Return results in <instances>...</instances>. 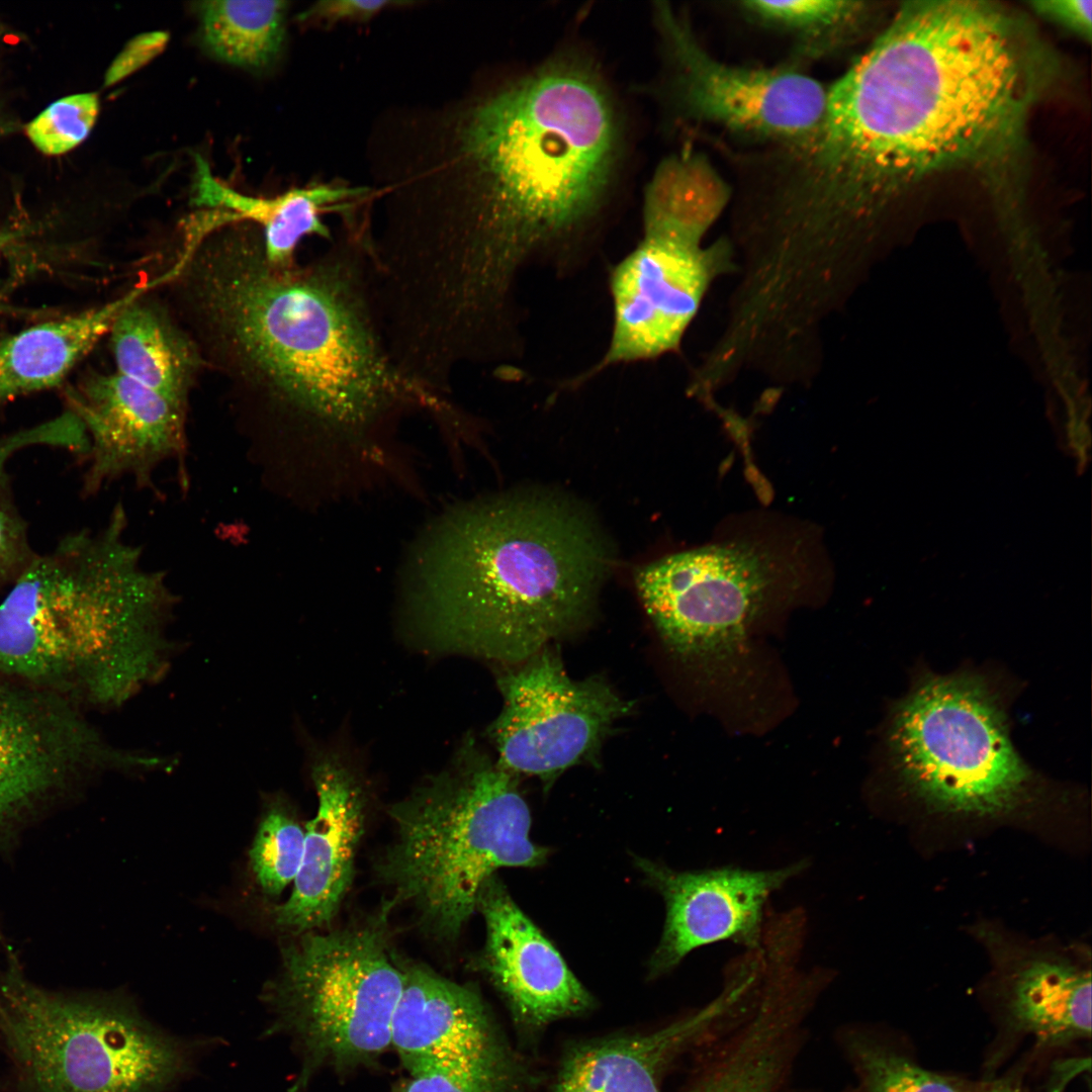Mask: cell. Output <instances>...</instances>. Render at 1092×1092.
<instances>
[{
    "mask_svg": "<svg viewBox=\"0 0 1092 1092\" xmlns=\"http://www.w3.org/2000/svg\"><path fill=\"white\" fill-rule=\"evenodd\" d=\"M1048 66L995 3H905L827 88L815 130L777 150L776 195L800 221L840 236L934 174L994 171L1018 154Z\"/></svg>",
    "mask_w": 1092,
    "mask_h": 1092,
    "instance_id": "cell-1",
    "label": "cell"
},
{
    "mask_svg": "<svg viewBox=\"0 0 1092 1092\" xmlns=\"http://www.w3.org/2000/svg\"><path fill=\"white\" fill-rule=\"evenodd\" d=\"M370 266L364 242L277 266L262 237L210 233L169 282L203 363L232 385L254 461L310 434L360 438L405 404L438 406L390 356Z\"/></svg>",
    "mask_w": 1092,
    "mask_h": 1092,
    "instance_id": "cell-2",
    "label": "cell"
},
{
    "mask_svg": "<svg viewBox=\"0 0 1092 1092\" xmlns=\"http://www.w3.org/2000/svg\"><path fill=\"white\" fill-rule=\"evenodd\" d=\"M457 128L461 197L413 231L423 288L465 325L516 320L524 267L581 252L620 146L614 99L587 58L559 55L474 103Z\"/></svg>",
    "mask_w": 1092,
    "mask_h": 1092,
    "instance_id": "cell-3",
    "label": "cell"
},
{
    "mask_svg": "<svg viewBox=\"0 0 1092 1092\" xmlns=\"http://www.w3.org/2000/svg\"><path fill=\"white\" fill-rule=\"evenodd\" d=\"M614 564L598 518L549 489L463 505L414 551L404 615L430 650L514 666L576 631Z\"/></svg>",
    "mask_w": 1092,
    "mask_h": 1092,
    "instance_id": "cell-4",
    "label": "cell"
},
{
    "mask_svg": "<svg viewBox=\"0 0 1092 1092\" xmlns=\"http://www.w3.org/2000/svg\"><path fill=\"white\" fill-rule=\"evenodd\" d=\"M117 504L100 529L35 554L0 602V673L83 707L119 706L158 678L176 598L144 565Z\"/></svg>",
    "mask_w": 1092,
    "mask_h": 1092,
    "instance_id": "cell-5",
    "label": "cell"
},
{
    "mask_svg": "<svg viewBox=\"0 0 1092 1092\" xmlns=\"http://www.w3.org/2000/svg\"><path fill=\"white\" fill-rule=\"evenodd\" d=\"M394 834L377 863L391 910L408 906L432 937L452 942L502 868H534L548 850L529 837L518 777L468 736L450 765L389 809Z\"/></svg>",
    "mask_w": 1092,
    "mask_h": 1092,
    "instance_id": "cell-6",
    "label": "cell"
},
{
    "mask_svg": "<svg viewBox=\"0 0 1092 1092\" xmlns=\"http://www.w3.org/2000/svg\"><path fill=\"white\" fill-rule=\"evenodd\" d=\"M888 745L898 782L932 812L1012 816L1039 794L1002 704L977 674L919 679L894 710Z\"/></svg>",
    "mask_w": 1092,
    "mask_h": 1092,
    "instance_id": "cell-7",
    "label": "cell"
},
{
    "mask_svg": "<svg viewBox=\"0 0 1092 1092\" xmlns=\"http://www.w3.org/2000/svg\"><path fill=\"white\" fill-rule=\"evenodd\" d=\"M0 1032L24 1092H163L187 1068L179 1041L128 1003L0 979Z\"/></svg>",
    "mask_w": 1092,
    "mask_h": 1092,
    "instance_id": "cell-8",
    "label": "cell"
},
{
    "mask_svg": "<svg viewBox=\"0 0 1092 1092\" xmlns=\"http://www.w3.org/2000/svg\"><path fill=\"white\" fill-rule=\"evenodd\" d=\"M383 904L368 920L299 934L282 949L274 987L278 1024L299 1043L307 1065L354 1068L390 1046L402 987Z\"/></svg>",
    "mask_w": 1092,
    "mask_h": 1092,
    "instance_id": "cell-9",
    "label": "cell"
},
{
    "mask_svg": "<svg viewBox=\"0 0 1092 1092\" xmlns=\"http://www.w3.org/2000/svg\"><path fill=\"white\" fill-rule=\"evenodd\" d=\"M497 687L504 706L488 727L497 763L516 777L547 784L598 760L607 737L633 707L604 678L573 679L548 647L510 666Z\"/></svg>",
    "mask_w": 1092,
    "mask_h": 1092,
    "instance_id": "cell-10",
    "label": "cell"
},
{
    "mask_svg": "<svg viewBox=\"0 0 1092 1092\" xmlns=\"http://www.w3.org/2000/svg\"><path fill=\"white\" fill-rule=\"evenodd\" d=\"M160 763L112 746L78 704L0 673V832L101 772Z\"/></svg>",
    "mask_w": 1092,
    "mask_h": 1092,
    "instance_id": "cell-11",
    "label": "cell"
},
{
    "mask_svg": "<svg viewBox=\"0 0 1092 1092\" xmlns=\"http://www.w3.org/2000/svg\"><path fill=\"white\" fill-rule=\"evenodd\" d=\"M654 18L670 67V97L686 118L776 146L800 142L819 125L828 87L816 79L793 65L721 63L664 2L655 4Z\"/></svg>",
    "mask_w": 1092,
    "mask_h": 1092,
    "instance_id": "cell-12",
    "label": "cell"
},
{
    "mask_svg": "<svg viewBox=\"0 0 1092 1092\" xmlns=\"http://www.w3.org/2000/svg\"><path fill=\"white\" fill-rule=\"evenodd\" d=\"M777 564L747 545H714L639 568L635 583L663 641L679 655L721 658L743 641L778 581Z\"/></svg>",
    "mask_w": 1092,
    "mask_h": 1092,
    "instance_id": "cell-13",
    "label": "cell"
},
{
    "mask_svg": "<svg viewBox=\"0 0 1092 1092\" xmlns=\"http://www.w3.org/2000/svg\"><path fill=\"white\" fill-rule=\"evenodd\" d=\"M722 250L643 237L613 269V330L603 357L565 381L575 388L610 366L657 358L678 348L714 275Z\"/></svg>",
    "mask_w": 1092,
    "mask_h": 1092,
    "instance_id": "cell-14",
    "label": "cell"
},
{
    "mask_svg": "<svg viewBox=\"0 0 1092 1092\" xmlns=\"http://www.w3.org/2000/svg\"><path fill=\"white\" fill-rule=\"evenodd\" d=\"M67 398L88 442L84 493L94 494L122 477L156 490L155 473L167 462L176 465L180 487L187 491L188 406L118 372L86 377Z\"/></svg>",
    "mask_w": 1092,
    "mask_h": 1092,
    "instance_id": "cell-15",
    "label": "cell"
},
{
    "mask_svg": "<svg viewBox=\"0 0 1092 1092\" xmlns=\"http://www.w3.org/2000/svg\"><path fill=\"white\" fill-rule=\"evenodd\" d=\"M390 1046L412 1077H439L464 1092H498L503 1059L484 1005L469 986L401 960Z\"/></svg>",
    "mask_w": 1092,
    "mask_h": 1092,
    "instance_id": "cell-16",
    "label": "cell"
},
{
    "mask_svg": "<svg viewBox=\"0 0 1092 1092\" xmlns=\"http://www.w3.org/2000/svg\"><path fill=\"white\" fill-rule=\"evenodd\" d=\"M647 882L664 899L666 919L650 970L670 971L694 949L731 940L751 950L761 946L768 898L808 866L799 860L774 870L723 867L677 872L637 859Z\"/></svg>",
    "mask_w": 1092,
    "mask_h": 1092,
    "instance_id": "cell-17",
    "label": "cell"
},
{
    "mask_svg": "<svg viewBox=\"0 0 1092 1092\" xmlns=\"http://www.w3.org/2000/svg\"><path fill=\"white\" fill-rule=\"evenodd\" d=\"M317 810L304 828L301 864L289 898L275 907L277 926L295 934L330 926L354 877L366 822V794L340 760L324 756L312 767Z\"/></svg>",
    "mask_w": 1092,
    "mask_h": 1092,
    "instance_id": "cell-18",
    "label": "cell"
},
{
    "mask_svg": "<svg viewBox=\"0 0 1092 1092\" xmlns=\"http://www.w3.org/2000/svg\"><path fill=\"white\" fill-rule=\"evenodd\" d=\"M476 911L485 925L476 963L519 1018L541 1025L590 1006L589 993L496 875L481 886Z\"/></svg>",
    "mask_w": 1092,
    "mask_h": 1092,
    "instance_id": "cell-19",
    "label": "cell"
},
{
    "mask_svg": "<svg viewBox=\"0 0 1092 1092\" xmlns=\"http://www.w3.org/2000/svg\"><path fill=\"white\" fill-rule=\"evenodd\" d=\"M739 1001L738 990L726 985L703 1009L654 1033L583 1046L565 1062L555 1092H659L666 1060L717 1027Z\"/></svg>",
    "mask_w": 1092,
    "mask_h": 1092,
    "instance_id": "cell-20",
    "label": "cell"
},
{
    "mask_svg": "<svg viewBox=\"0 0 1092 1092\" xmlns=\"http://www.w3.org/2000/svg\"><path fill=\"white\" fill-rule=\"evenodd\" d=\"M155 288L149 281L119 298L50 320L0 340V403L60 385L110 331L119 313Z\"/></svg>",
    "mask_w": 1092,
    "mask_h": 1092,
    "instance_id": "cell-21",
    "label": "cell"
},
{
    "mask_svg": "<svg viewBox=\"0 0 1092 1092\" xmlns=\"http://www.w3.org/2000/svg\"><path fill=\"white\" fill-rule=\"evenodd\" d=\"M196 171L193 203L215 208L223 223L248 219L262 229V244L267 260L277 266L294 263V254L303 238L317 236L332 240L322 219L331 204L342 203L365 194V188L318 184L292 188L273 198L243 194L216 179L207 163L195 156Z\"/></svg>",
    "mask_w": 1092,
    "mask_h": 1092,
    "instance_id": "cell-22",
    "label": "cell"
},
{
    "mask_svg": "<svg viewBox=\"0 0 1092 1092\" xmlns=\"http://www.w3.org/2000/svg\"><path fill=\"white\" fill-rule=\"evenodd\" d=\"M1003 1007L1010 1026L1042 1048L1091 1034V972L1071 959L1032 954L1006 978Z\"/></svg>",
    "mask_w": 1092,
    "mask_h": 1092,
    "instance_id": "cell-23",
    "label": "cell"
},
{
    "mask_svg": "<svg viewBox=\"0 0 1092 1092\" xmlns=\"http://www.w3.org/2000/svg\"><path fill=\"white\" fill-rule=\"evenodd\" d=\"M116 372L188 406L203 364L186 331L145 295L127 305L110 331Z\"/></svg>",
    "mask_w": 1092,
    "mask_h": 1092,
    "instance_id": "cell-24",
    "label": "cell"
},
{
    "mask_svg": "<svg viewBox=\"0 0 1092 1092\" xmlns=\"http://www.w3.org/2000/svg\"><path fill=\"white\" fill-rule=\"evenodd\" d=\"M730 197V186L704 154H671L645 187L643 237L700 246Z\"/></svg>",
    "mask_w": 1092,
    "mask_h": 1092,
    "instance_id": "cell-25",
    "label": "cell"
},
{
    "mask_svg": "<svg viewBox=\"0 0 1092 1092\" xmlns=\"http://www.w3.org/2000/svg\"><path fill=\"white\" fill-rule=\"evenodd\" d=\"M203 47L217 60L260 71L278 58L285 35V1L215 0L196 4Z\"/></svg>",
    "mask_w": 1092,
    "mask_h": 1092,
    "instance_id": "cell-26",
    "label": "cell"
},
{
    "mask_svg": "<svg viewBox=\"0 0 1092 1092\" xmlns=\"http://www.w3.org/2000/svg\"><path fill=\"white\" fill-rule=\"evenodd\" d=\"M739 4L757 22L791 34L807 58L821 57L854 40L874 11L870 3L851 0H750Z\"/></svg>",
    "mask_w": 1092,
    "mask_h": 1092,
    "instance_id": "cell-27",
    "label": "cell"
},
{
    "mask_svg": "<svg viewBox=\"0 0 1092 1092\" xmlns=\"http://www.w3.org/2000/svg\"><path fill=\"white\" fill-rule=\"evenodd\" d=\"M85 440L82 425L71 412L0 437V585L12 583L35 555L25 521L10 492V461L33 447H53L82 456L87 448Z\"/></svg>",
    "mask_w": 1092,
    "mask_h": 1092,
    "instance_id": "cell-28",
    "label": "cell"
},
{
    "mask_svg": "<svg viewBox=\"0 0 1092 1092\" xmlns=\"http://www.w3.org/2000/svg\"><path fill=\"white\" fill-rule=\"evenodd\" d=\"M304 829L281 799L268 802L254 838L250 859L262 891L278 896L293 883L301 864Z\"/></svg>",
    "mask_w": 1092,
    "mask_h": 1092,
    "instance_id": "cell-29",
    "label": "cell"
},
{
    "mask_svg": "<svg viewBox=\"0 0 1092 1092\" xmlns=\"http://www.w3.org/2000/svg\"><path fill=\"white\" fill-rule=\"evenodd\" d=\"M853 1054L867 1092H987L990 1083H973L926 1070L906 1055L873 1040H855Z\"/></svg>",
    "mask_w": 1092,
    "mask_h": 1092,
    "instance_id": "cell-30",
    "label": "cell"
},
{
    "mask_svg": "<svg viewBox=\"0 0 1092 1092\" xmlns=\"http://www.w3.org/2000/svg\"><path fill=\"white\" fill-rule=\"evenodd\" d=\"M99 111L96 93L63 97L41 111L26 126L34 147L47 155L65 154L90 133Z\"/></svg>",
    "mask_w": 1092,
    "mask_h": 1092,
    "instance_id": "cell-31",
    "label": "cell"
},
{
    "mask_svg": "<svg viewBox=\"0 0 1092 1092\" xmlns=\"http://www.w3.org/2000/svg\"><path fill=\"white\" fill-rule=\"evenodd\" d=\"M168 40L165 31L144 32L131 38L107 69L104 86L115 85L140 70L164 50Z\"/></svg>",
    "mask_w": 1092,
    "mask_h": 1092,
    "instance_id": "cell-32",
    "label": "cell"
},
{
    "mask_svg": "<svg viewBox=\"0 0 1092 1092\" xmlns=\"http://www.w3.org/2000/svg\"><path fill=\"white\" fill-rule=\"evenodd\" d=\"M397 4H403V2L389 0L320 1L301 12L298 19L300 21L324 22L325 24H334L343 20L365 21Z\"/></svg>",
    "mask_w": 1092,
    "mask_h": 1092,
    "instance_id": "cell-33",
    "label": "cell"
},
{
    "mask_svg": "<svg viewBox=\"0 0 1092 1092\" xmlns=\"http://www.w3.org/2000/svg\"><path fill=\"white\" fill-rule=\"evenodd\" d=\"M1039 15L1074 32L1085 40L1091 38V0H1043L1030 2Z\"/></svg>",
    "mask_w": 1092,
    "mask_h": 1092,
    "instance_id": "cell-34",
    "label": "cell"
},
{
    "mask_svg": "<svg viewBox=\"0 0 1092 1092\" xmlns=\"http://www.w3.org/2000/svg\"><path fill=\"white\" fill-rule=\"evenodd\" d=\"M397 1092H464L439 1077H412Z\"/></svg>",
    "mask_w": 1092,
    "mask_h": 1092,
    "instance_id": "cell-35",
    "label": "cell"
},
{
    "mask_svg": "<svg viewBox=\"0 0 1092 1092\" xmlns=\"http://www.w3.org/2000/svg\"><path fill=\"white\" fill-rule=\"evenodd\" d=\"M987 1092H1027L1018 1075H1009L989 1083Z\"/></svg>",
    "mask_w": 1092,
    "mask_h": 1092,
    "instance_id": "cell-36",
    "label": "cell"
},
{
    "mask_svg": "<svg viewBox=\"0 0 1092 1092\" xmlns=\"http://www.w3.org/2000/svg\"><path fill=\"white\" fill-rule=\"evenodd\" d=\"M0 247H1V240H0Z\"/></svg>",
    "mask_w": 1092,
    "mask_h": 1092,
    "instance_id": "cell-37",
    "label": "cell"
}]
</instances>
